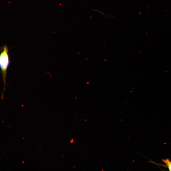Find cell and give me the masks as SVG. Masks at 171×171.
Returning <instances> with one entry per match:
<instances>
[{
	"label": "cell",
	"mask_w": 171,
	"mask_h": 171,
	"mask_svg": "<svg viewBox=\"0 0 171 171\" xmlns=\"http://www.w3.org/2000/svg\"><path fill=\"white\" fill-rule=\"evenodd\" d=\"M70 142L71 143H74V139L73 138H71L70 139Z\"/></svg>",
	"instance_id": "obj_3"
},
{
	"label": "cell",
	"mask_w": 171,
	"mask_h": 171,
	"mask_svg": "<svg viewBox=\"0 0 171 171\" xmlns=\"http://www.w3.org/2000/svg\"><path fill=\"white\" fill-rule=\"evenodd\" d=\"M162 161L166 164L169 170L171 171V161L168 159H163Z\"/></svg>",
	"instance_id": "obj_2"
},
{
	"label": "cell",
	"mask_w": 171,
	"mask_h": 171,
	"mask_svg": "<svg viewBox=\"0 0 171 171\" xmlns=\"http://www.w3.org/2000/svg\"><path fill=\"white\" fill-rule=\"evenodd\" d=\"M0 56V65L2 77L4 84L3 91L5 89L6 85V78L7 71L10 63V59L7 46L5 45L1 48Z\"/></svg>",
	"instance_id": "obj_1"
},
{
	"label": "cell",
	"mask_w": 171,
	"mask_h": 171,
	"mask_svg": "<svg viewBox=\"0 0 171 171\" xmlns=\"http://www.w3.org/2000/svg\"><path fill=\"white\" fill-rule=\"evenodd\" d=\"M22 162H23V163H24V161H22Z\"/></svg>",
	"instance_id": "obj_4"
}]
</instances>
